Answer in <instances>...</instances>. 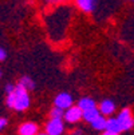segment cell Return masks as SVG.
I'll return each mask as SVG.
<instances>
[{"label":"cell","mask_w":134,"mask_h":135,"mask_svg":"<svg viewBox=\"0 0 134 135\" xmlns=\"http://www.w3.org/2000/svg\"><path fill=\"white\" fill-rule=\"evenodd\" d=\"M54 104L59 108H63V110H67L68 107L72 106V96L67 92H61L55 96L54 99Z\"/></svg>","instance_id":"cell-5"},{"label":"cell","mask_w":134,"mask_h":135,"mask_svg":"<svg viewBox=\"0 0 134 135\" xmlns=\"http://www.w3.org/2000/svg\"><path fill=\"white\" fill-rule=\"evenodd\" d=\"M50 117H51V118H63V117H64V110L55 106V107L50 111Z\"/></svg>","instance_id":"cell-14"},{"label":"cell","mask_w":134,"mask_h":135,"mask_svg":"<svg viewBox=\"0 0 134 135\" xmlns=\"http://www.w3.org/2000/svg\"><path fill=\"white\" fill-rule=\"evenodd\" d=\"M19 84H22L28 91H32L35 88V83H34V80L30 78V76H22L20 80H19Z\"/></svg>","instance_id":"cell-13"},{"label":"cell","mask_w":134,"mask_h":135,"mask_svg":"<svg viewBox=\"0 0 134 135\" xmlns=\"http://www.w3.org/2000/svg\"><path fill=\"white\" fill-rule=\"evenodd\" d=\"M6 124H7V119H4V118H0V131H2V130L6 127Z\"/></svg>","instance_id":"cell-18"},{"label":"cell","mask_w":134,"mask_h":135,"mask_svg":"<svg viewBox=\"0 0 134 135\" xmlns=\"http://www.w3.org/2000/svg\"><path fill=\"white\" fill-rule=\"evenodd\" d=\"M75 135H79V132H76V134H75Z\"/></svg>","instance_id":"cell-22"},{"label":"cell","mask_w":134,"mask_h":135,"mask_svg":"<svg viewBox=\"0 0 134 135\" xmlns=\"http://www.w3.org/2000/svg\"><path fill=\"white\" fill-rule=\"evenodd\" d=\"M0 78H2V70H0Z\"/></svg>","instance_id":"cell-21"},{"label":"cell","mask_w":134,"mask_h":135,"mask_svg":"<svg viewBox=\"0 0 134 135\" xmlns=\"http://www.w3.org/2000/svg\"><path fill=\"white\" fill-rule=\"evenodd\" d=\"M13 103H15V94L11 92V94H7V98H6V104L11 108H13Z\"/></svg>","instance_id":"cell-15"},{"label":"cell","mask_w":134,"mask_h":135,"mask_svg":"<svg viewBox=\"0 0 134 135\" xmlns=\"http://www.w3.org/2000/svg\"><path fill=\"white\" fill-rule=\"evenodd\" d=\"M28 90H26L22 84H16L13 94H15V103H13V110L16 111H24L30 107V96H28Z\"/></svg>","instance_id":"cell-1"},{"label":"cell","mask_w":134,"mask_h":135,"mask_svg":"<svg viewBox=\"0 0 134 135\" xmlns=\"http://www.w3.org/2000/svg\"><path fill=\"white\" fill-rule=\"evenodd\" d=\"M117 119H118V122L121 123L123 131H127V130H130V128L134 126V118H133V114H131V111H130L129 108H123V110L118 114Z\"/></svg>","instance_id":"cell-2"},{"label":"cell","mask_w":134,"mask_h":135,"mask_svg":"<svg viewBox=\"0 0 134 135\" xmlns=\"http://www.w3.org/2000/svg\"><path fill=\"white\" fill-rule=\"evenodd\" d=\"M114 110H115V104L110 99H105L99 103V112L102 115H111L114 112Z\"/></svg>","instance_id":"cell-8"},{"label":"cell","mask_w":134,"mask_h":135,"mask_svg":"<svg viewBox=\"0 0 134 135\" xmlns=\"http://www.w3.org/2000/svg\"><path fill=\"white\" fill-rule=\"evenodd\" d=\"M75 6L83 12H91L97 6V0H75Z\"/></svg>","instance_id":"cell-7"},{"label":"cell","mask_w":134,"mask_h":135,"mask_svg":"<svg viewBox=\"0 0 134 135\" xmlns=\"http://www.w3.org/2000/svg\"><path fill=\"white\" fill-rule=\"evenodd\" d=\"M106 131H111V132H115V134H119L121 131H123L122 130V126H121V123L118 122V119L117 118H110V119H107V122H106V128H105Z\"/></svg>","instance_id":"cell-9"},{"label":"cell","mask_w":134,"mask_h":135,"mask_svg":"<svg viewBox=\"0 0 134 135\" xmlns=\"http://www.w3.org/2000/svg\"><path fill=\"white\" fill-rule=\"evenodd\" d=\"M99 115H101L99 108L94 107V108H90V110H85V111H83V119H85L86 122L91 123L95 118H98Z\"/></svg>","instance_id":"cell-10"},{"label":"cell","mask_w":134,"mask_h":135,"mask_svg":"<svg viewBox=\"0 0 134 135\" xmlns=\"http://www.w3.org/2000/svg\"><path fill=\"white\" fill-rule=\"evenodd\" d=\"M68 123H76L83 118V110L79 106H71L64 111V117H63Z\"/></svg>","instance_id":"cell-3"},{"label":"cell","mask_w":134,"mask_h":135,"mask_svg":"<svg viewBox=\"0 0 134 135\" xmlns=\"http://www.w3.org/2000/svg\"><path fill=\"white\" fill-rule=\"evenodd\" d=\"M78 106L85 111V110H90V108H94L97 107V104H95L94 99L93 98H89V96H85V98H81L79 102H78Z\"/></svg>","instance_id":"cell-12"},{"label":"cell","mask_w":134,"mask_h":135,"mask_svg":"<svg viewBox=\"0 0 134 135\" xmlns=\"http://www.w3.org/2000/svg\"><path fill=\"white\" fill-rule=\"evenodd\" d=\"M13 90H15V86H13V84L8 83V84L6 86V94H11V92H13Z\"/></svg>","instance_id":"cell-17"},{"label":"cell","mask_w":134,"mask_h":135,"mask_svg":"<svg viewBox=\"0 0 134 135\" xmlns=\"http://www.w3.org/2000/svg\"><path fill=\"white\" fill-rule=\"evenodd\" d=\"M36 135H50V134H47V132H43V134H36Z\"/></svg>","instance_id":"cell-20"},{"label":"cell","mask_w":134,"mask_h":135,"mask_svg":"<svg viewBox=\"0 0 134 135\" xmlns=\"http://www.w3.org/2000/svg\"><path fill=\"white\" fill-rule=\"evenodd\" d=\"M6 57H7V52H6V50L0 47V62H3Z\"/></svg>","instance_id":"cell-16"},{"label":"cell","mask_w":134,"mask_h":135,"mask_svg":"<svg viewBox=\"0 0 134 135\" xmlns=\"http://www.w3.org/2000/svg\"><path fill=\"white\" fill-rule=\"evenodd\" d=\"M103 135H119V134H115V132H111V131H106V130H105Z\"/></svg>","instance_id":"cell-19"},{"label":"cell","mask_w":134,"mask_h":135,"mask_svg":"<svg viewBox=\"0 0 134 135\" xmlns=\"http://www.w3.org/2000/svg\"><path fill=\"white\" fill-rule=\"evenodd\" d=\"M38 130H39V127H38L36 123L26 122V123L20 124V127H19L17 131H19V135H36Z\"/></svg>","instance_id":"cell-6"},{"label":"cell","mask_w":134,"mask_h":135,"mask_svg":"<svg viewBox=\"0 0 134 135\" xmlns=\"http://www.w3.org/2000/svg\"><path fill=\"white\" fill-rule=\"evenodd\" d=\"M63 122L62 118H51L46 123V132L50 135H61L63 132Z\"/></svg>","instance_id":"cell-4"},{"label":"cell","mask_w":134,"mask_h":135,"mask_svg":"<svg viewBox=\"0 0 134 135\" xmlns=\"http://www.w3.org/2000/svg\"><path fill=\"white\" fill-rule=\"evenodd\" d=\"M106 122H107V119L105 118V115H99L98 118H95L90 124L93 126V128L94 130H98V131H102V130H105L106 128Z\"/></svg>","instance_id":"cell-11"},{"label":"cell","mask_w":134,"mask_h":135,"mask_svg":"<svg viewBox=\"0 0 134 135\" xmlns=\"http://www.w3.org/2000/svg\"><path fill=\"white\" fill-rule=\"evenodd\" d=\"M133 2H134V0H133Z\"/></svg>","instance_id":"cell-23"}]
</instances>
